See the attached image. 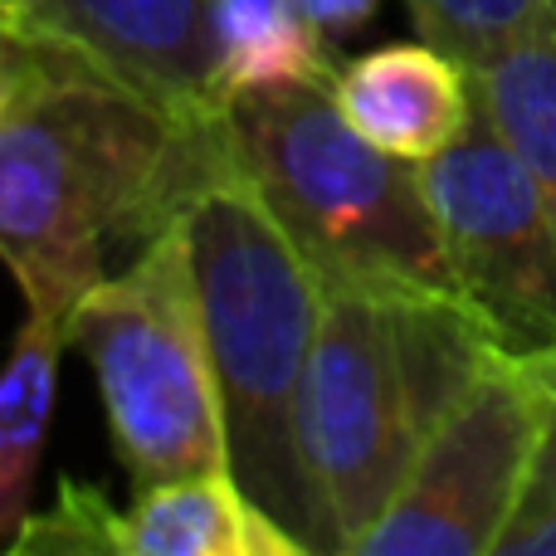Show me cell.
I'll return each instance as SVG.
<instances>
[{
    "mask_svg": "<svg viewBox=\"0 0 556 556\" xmlns=\"http://www.w3.org/2000/svg\"><path fill=\"white\" fill-rule=\"evenodd\" d=\"M181 225L191 240L205 337L225 401L230 469L244 493L317 556L298 401L327 283L274 220L250 176L235 166L230 142L186 195Z\"/></svg>",
    "mask_w": 556,
    "mask_h": 556,
    "instance_id": "cell-3",
    "label": "cell"
},
{
    "mask_svg": "<svg viewBox=\"0 0 556 556\" xmlns=\"http://www.w3.org/2000/svg\"><path fill=\"white\" fill-rule=\"evenodd\" d=\"M420 39L479 68L498 49L556 25V0H405Z\"/></svg>",
    "mask_w": 556,
    "mask_h": 556,
    "instance_id": "cell-14",
    "label": "cell"
},
{
    "mask_svg": "<svg viewBox=\"0 0 556 556\" xmlns=\"http://www.w3.org/2000/svg\"><path fill=\"white\" fill-rule=\"evenodd\" d=\"M381 0H293V10L317 29V35L332 45V39H346L352 29H362L366 20L376 15Z\"/></svg>",
    "mask_w": 556,
    "mask_h": 556,
    "instance_id": "cell-17",
    "label": "cell"
},
{
    "mask_svg": "<svg viewBox=\"0 0 556 556\" xmlns=\"http://www.w3.org/2000/svg\"><path fill=\"white\" fill-rule=\"evenodd\" d=\"M225 156V117L186 127L59 45L29 39V74L0 113V264L29 313L68 307L181 220L186 195Z\"/></svg>",
    "mask_w": 556,
    "mask_h": 556,
    "instance_id": "cell-1",
    "label": "cell"
},
{
    "mask_svg": "<svg viewBox=\"0 0 556 556\" xmlns=\"http://www.w3.org/2000/svg\"><path fill=\"white\" fill-rule=\"evenodd\" d=\"M123 556H313L260 508L235 469L137 489L117 528Z\"/></svg>",
    "mask_w": 556,
    "mask_h": 556,
    "instance_id": "cell-10",
    "label": "cell"
},
{
    "mask_svg": "<svg viewBox=\"0 0 556 556\" xmlns=\"http://www.w3.org/2000/svg\"><path fill=\"white\" fill-rule=\"evenodd\" d=\"M225 142L323 283H415L454 293L420 166L342 117L332 78L235 98Z\"/></svg>",
    "mask_w": 556,
    "mask_h": 556,
    "instance_id": "cell-4",
    "label": "cell"
},
{
    "mask_svg": "<svg viewBox=\"0 0 556 556\" xmlns=\"http://www.w3.org/2000/svg\"><path fill=\"white\" fill-rule=\"evenodd\" d=\"M123 508L108 503L98 483L64 479L45 513H29L15 556H123L117 547Z\"/></svg>",
    "mask_w": 556,
    "mask_h": 556,
    "instance_id": "cell-15",
    "label": "cell"
},
{
    "mask_svg": "<svg viewBox=\"0 0 556 556\" xmlns=\"http://www.w3.org/2000/svg\"><path fill=\"white\" fill-rule=\"evenodd\" d=\"M547 391L518 356H493L425 440L356 556H498L538 479Z\"/></svg>",
    "mask_w": 556,
    "mask_h": 556,
    "instance_id": "cell-6",
    "label": "cell"
},
{
    "mask_svg": "<svg viewBox=\"0 0 556 556\" xmlns=\"http://www.w3.org/2000/svg\"><path fill=\"white\" fill-rule=\"evenodd\" d=\"M342 117L401 162L425 166L464 137L473 117V78L430 39L381 45L332 74Z\"/></svg>",
    "mask_w": 556,
    "mask_h": 556,
    "instance_id": "cell-9",
    "label": "cell"
},
{
    "mask_svg": "<svg viewBox=\"0 0 556 556\" xmlns=\"http://www.w3.org/2000/svg\"><path fill=\"white\" fill-rule=\"evenodd\" d=\"M215 5L220 0H39L20 35L84 54L186 127L225 117L215 93Z\"/></svg>",
    "mask_w": 556,
    "mask_h": 556,
    "instance_id": "cell-8",
    "label": "cell"
},
{
    "mask_svg": "<svg viewBox=\"0 0 556 556\" xmlns=\"http://www.w3.org/2000/svg\"><path fill=\"white\" fill-rule=\"evenodd\" d=\"M498 556H556V503L518 513V522L503 532Z\"/></svg>",
    "mask_w": 556,
    "mask_h": 556,
    "instance_id": "cell-18",
    "label": "cell"
},
{
    "mask_svg": "<svg viewBox=\"0 0 556 556\" xmlns=\"http://www.w3.org/2000/svg\"><path fill=\"white\" fill-rule=\"evenodd\" d=\"M420 181L454 293L503 356H547L556 346V211L479 98L464 137L420 166Z\"/></svg>",
    "mask_w": 556,
    "mask_h": 556,
    "instance_id": "cell-7",
    "label": "cell"
},
{
    "mask_svg": "<svg viewBox=\"0 0 556 556\" xmlns=\"http://www.w3.org/2000/svg\"><path fill=\"white\" fill-rule=\"evenodd\" d=\"M528 366H532V376L542 381V391H547V440H542L538 479H532L522 513H532V508H552V503H556V346H552L547 356H532Z\"/></svg>",
    "mask_w": 556,
    "mask_h": 556,
    "instance_id": "cell-16",
    "label": "cell"
},
{
    "mask_svg": "<svg viewBox=\"0 0 556 556\" xmlns=\"http://www.w3.org/2000/svg\"><path fill=\"white\" fill-rule=\"evenodd\" d=\"M64 332L98 381L113 454L132 493L230 469L225 401L181 220L156 230L123 269L88 288L68 307Z\"/></svg>",
    "mask_w": 556,
    "mask_h": 556,
    "instance_id": "cell-5",
    "label": "cell"
},
{
    "mask_svg": "<svg viewBox=\"0 0 556 556\" xmlns=\"http://www.w3.org/2000/svg\"><path fill=\"white\" fill-rule=\"evenodd\" d=\"M64 342V317L25 307V323L0 362V552H15L20 528L29 522V498L49 444V420H54Z\"/></svg>",
    "mask_w": 556,
    "mask_h": 556,
    "instance_id": "cell-11",
    "label": "cell"
},
{
    "mask_svg": "<svg viewBox=\"0 0 556 556\" xmlns=\"http://www.w3.org/2000/svg\"><path fill=\"white\" fill-rule=\"evenodd\" d=\"M473 98L556 211V25L469 68Z\"/></svg>",
    "mask_w": 556,
    "mask_h": 556,
    "instance_id": "cell-13",
    "label": "cell"
},
{
    "mask_svg": "<svg viewBox=\"0 0 556 556\" xmlns=\"http://www.w3.org/2000/svg\"><path fill=\"white\" fill-rule=\"evenodd\" d=\"M35 5H39V0H0V20H5V25H20V20H25Z\"/></svg>",
    "mask_w": 556,
    "mask_h": 556,
    "instance_id": "cell-20",
    "label": "cell"
},
{
    "mask_svg": "<svg viewBox=\"0 0 556 556\" xmlns=\"http://www.w3.org/2000/svg\"><path fill=\"white\" fill-rule=\"evenodd\" d=\"M493 356L489 327L459 293L327 283L298 401L317 556H356L425 440Z\"/></svg>",
    "mask_w": 556,
    "mask_h": 556,
    "instance_id": "cell-2",
    "label": "cell"
},
{
    "mask_svg": "<svg viewBox=\"0 0 556 556\" xmlns=\"http://www.w3.org/2000/svg\"><path fill=\"white\" fill-rule=\"evenodd\" d=\"M327 39L293 0H220L215 5V93L220 108L250 93L332 78Z\"/></svg>",
    "mask_w": 556,
    "mask_h": 556,
    "instance_id": "cell-12",
    "label": "cell"
},
{
    "mask_svg": "<svg viewBox=\"0 0 556 556\" xmlns=\"http://www.w3.org/2000/svg\"><path fill=\"white\" fill-rule=\"evenodd\" d=\"M25 74H29V35H20L15 25L0 20V113L15 103Z\"/></svg>",
    "mask_w": 556,
    "mask_h": 556,
    "instance_id": "cell-19",
    "label": "cell"
}]
</instances>
